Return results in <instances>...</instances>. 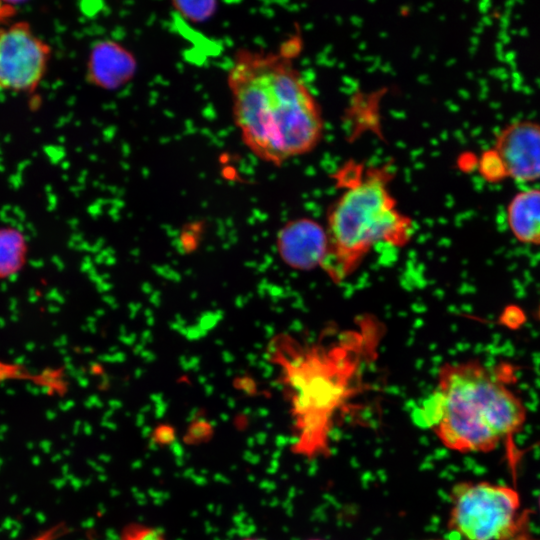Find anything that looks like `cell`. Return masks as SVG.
<instances>
[{
	"label": "cell",
	"mask_w": 540,
	"mask_h": 540,
	"mask_svg": "<svg viewBox=\"0 0 540 540\" xmlns=\"http://www.w3.org/2000/svg\"><path fill=\"white\" fill-rule=\"evenodd\" d=\"M302 42L295 32L275 50L240 49L228 71L242 141L274 166L312 152L323 138L320 104L296 65Z\"/></svg>",
	"instance_id": "cell-1"
},
{
	"label": "cell",
	"mask_w": 540,
	"mask_h": 540,
	"mask_svg": "<svg viewBox=\"0 0 540 540\" xmlns=\"http://www.w3.org/2000/svg\"><path fill=\"white\" fill-rule=\"evenodd\" d=\"M350 331L330 345H301L289 336L274 344L293 423L291 451L312 460L330 455L338 414L355 395L371 334Z\"/></svg>",
	"instance_id": "cell-2"
},
{
	"label": "cell",
	"mask_w": 540,
	"mask_h": 540,
	"mask_svg": "<svg viewBox=\"0 0 540 540\" xmlns=\"http://www.w3.org/2000/svg\"><path fill=\"white\" fill-rule=\"evenodd\" d=\"M415 417L449 450L488 453L512 443L526 423L527 409L501 372L469 359L439 369Z\"/></svg>",
	"instance_id": "cell-3"
},
{
	"label": "cell",
	"mask_w": 540,
	"mask_h": 540,
	"mask_svg": "<svg viewBox=\"0 0 540 540\" xmlns=\"http://www.w3.org/2000/svg\"><path fill=\"white\" fill-rule=\"evenodd\" d=\"M394 176L390 161L368 164L352 159L333 174L339 193L327 213L321 268L334 282L351 276L376 244L402 248L411 241L414 223L392 194Z\"/></svg>",
	"instance_id": "cell-4"
},
{
	"label": "cell",
	"mask_w": 540,
	"mask_h": 540,
	"mask_svg": "<svg viewBox=\"0 0 540 540\" xmlns=\"http://www.w3.org/2000/svg\"><path fill=\"white\" fill-rule=\"evenodd\" d=\"M447 528L459 540H519L527 527L514 487L488 481H460L449 493Z\"/></svg>",
	"instance_id": "cell-5"
},
{
	"label": "cell",
	"mask_w": 540,
	"mask_h": 540,
	"mask_svg": "<svg viewBox=\"0 0 540 540\" xmlns=\"http://www.w3.org/2000/svg\"><path fill=\"white\" fill-rule=\"evenodd\" d=\"M50 55V46L27 22L0 29V88L34 91L44 77Z\"/></svg>",
	"instance_id": "cell-6"
},
{
	"label": "cell",
	"mask_w": 540,
	"mask_h": 540,
	"mask_svg": "<svg viewBox=\"0 0 540 540\" xmlns=\"http://www.w3.org/2000/svg\"><path fill=\"white\" fill-rule=\"evenodd\" d=\"M507 177L531 182L540 179V124L530 120L511 122L496 135L494 147Z\"/></svg>",
	"instance_id": "cell-7"
},
{
	"label": "cell",
	"mask_w": 540,
	"mask_h": 540,
	"mask_svg": "<svg viewBox=\"0 0 540 540\" xmlns=\"http://www.w3.org/2000/svg\"><path fill=\"white\" fill-rule=\"evenodd\" d=\"M326 246L325 226L307 217L287 222L277 236V249L282 260L298 270L321 267Z\"/></svg>",
	"instance_id": "cell-8"
},
{
	"label": "cell",
	"mask_w": 540,
	"mask_h": 540,
	"mask_svg": "<svg viewBox=\"0 0 540 540\" xmlns=\"http://www.w3.org/2000/svg\"><path fill=\"white\" fill-rule=\"evenodd\" d=\"M135 71L134 56L115 41H98L90 50L87 78L94 86L117 89L129 82Z\"/></svg>",
	"instance_id": "cell-9"
},
{
	"label": "cell",
	"mask_w": 540,
	"mask_h": 540,
	"mask_svg": "<svg viewBox=\"0 0 540 540\" xmlns=\"http://www.w3.org/2000/svg\"><path fill=\"white\" fill-rule=\"evenodd\" d=\"M507 225L514 238L526 245H540V188L516 193L506 207Z\"/></svg>",
	"instance_id": "cell-10"
},
{
	"label": "cell",
	"mask_w": 540,
	"mask_h": 540,
	"mask_svg": "<svg viewBox=\"0 0 540 540\" xmlns=\"http://www.w3.org/2000/svg\"><path fill=\"white\" fill-rule=\"evenodd\" d=\"M27 246L23 235L13 228L0 229V278L17 273L25 263Z\"/></svg>",
	"instance_id": "cell-11"
},
{
	"label": "cell",
	"mask_w": 540,
	"mask_h": 540,
	"mask_svg": "<svg viewBox=\"0 0 540 540\" xmlns=\"http://www.w3.org/2000/svg\"><path fill=\"white\" fill-rule=\"evenodd\" d=\"M478 170L486 181L492 183L499 182L507 177L504 165L493 148L481 154L478 160Z\"/></svg>",
	"instance_id": "cell-12"
},
{
	"label": "cell",
	"mask_w": 540,
	"mask_h": 540,
	"mask_svg": "<svg viewBox=\"0 0 540 540\" xmlns=\"http://www.w3.org/2000/svg\"><path fill=\"white\" fill-rule=\"evenodd\" d=\"M174 8L184 17L194 22H202L212 16L216 10V2H174Z\"/></svg>",
	"instance_id": "cell-13"
},
{
	"label": "cell",
	"mask_w": 540,
	"mask_h": 540,
	"mask_svg": "<svg viewBox=\"0 0 540 540\" xmlns=\"http://www.w3.org/2000/svg\"><path fill=\"white\" fill-rule=\"evenodd\" d=\"M119 540H167L157 528L141 523L126 525L119 536Z\"/></svg>",
	"instance_id": "cell-14"
},
{
	"label": "cell",
	"mask_w": 540,
	"mask_h": 540,
	"mask_svg": "<svg viewBox=\"0 0 540 540\" xmlns=\"http://www.w3.org/2000/svg\"><path fill=\"white\" fill-rule=\"evenodd\" d=\"M239 540H266V539L260 538V537H246Z\"/></svg>",
	"instance_id": "cell-15"
},
{
	"label": "cell",
	"mask_w": 540,
	"mask_h": 540,
	"mask_svg": "<svg viewBox=\"0 0 540 540\" xmlns=\"http://www.w3.org/2000/svg\"><path fill=\"white\" fill-rule=\"evenodd\" d=\"M309 540H324V539H320V538H312V539H309Z\"/></svg>",
	"instance_id": "cell-16"
},
{
	"label": "cell",
	"mask_w": 540,
	"mask_h": 540,
	"mask_svg": "<svg viewBox=\"0 0 540 540\" xmlns=\"http://www.w3.org/2000/svg\"><path fill=\"white\" fill-rule=\"evenodd\" d=\"M538 506H539V511H540V495H539V500H538Z\"/></svg>",
	"instance_id": "cell-17"
},
{
	"label": "cell",
	"mask_w": 540,
	"mask_h": 540,
	"mask_svg": "<svg viewBox=\"0 0 540 540\" xmlns=\"http://www.w3.org/2000/svg\"><path fill=\"white\" fill-rule=\"evenodd\" d=\"M433 540H446V539H433Z\"/></svg>",
	"instance_id": "cell-18"
}]
</instances>
